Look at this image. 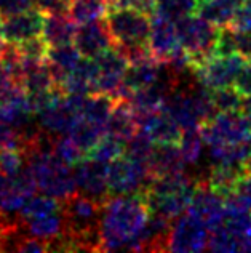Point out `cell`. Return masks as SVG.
I'll return each instance as SVG.
<instances>
[{"instance_id": "6da1fadb", "label": "cell", "mask_w": 251, "mask_h": 253, "mask_svg": "<svg viewBox=\"0 0 251 253\" xmlns=\"http://www.w3.org/2000/svg\"><path fill=\"white\" fill-rule=\"evenodd\" d=\"M149 215V204L141 192L109 196L103 202L98 228L101 252L123 249L133 252Z\"/></svg>"}, {"instance_id": "7a4b0ae2", "label": "cell", "mask_w": 251, "mask_h": 253, "mask_svg": "<svg viewBox=\"0 0 251 253\" xmlns=\"http://www.w3.org/2000/svg\"><path fill=\"white\" fill-rule=\"evenodd\" d=\"M26 159L38 192L63 201L78 191L74 170L55 152H32Z\"/></svg>"}, {"instance_id": "3957f363", "label": "cell", "mask_w": 251, "mask_h": 253, "mask_svg": "<svg viewBox=\"0 0 251 253\" xmlns=\"http://www.w3.org/2000/svg\"><path fill=\"white\" fill-rule=\"evenodd\" d=\"M179 43L190 58V71L205 59L213 56L219 28L210 24L202 16H186L175 23Z\"/></svg>"}, {"instance_id": "277c9868", "label": "cell", "mask_w": 251, "mask_h": 253, "mask_svg": "<svg viewBox=\"0 0 251 253\" xmlns=\"http://www.w3.org/2000/svg\"><path fill=\"white\" fill-rule=\"evenodd\" d=\"M199 130L208 148H222L247 143L251 133V122L242 111L216 112Z\"/></svg>"}, {"instance_id": "5b68a950", "label": "cell", "mask_w": 251, "mask_h": 253, "mask_svg": "<svg viewBox=\"0 0 251 253\" xmlns=\"http://www.w3.org/2000/svg\"><path fill=\"white\" fill-rule=\"evenodd\" d=\"M106 26L114 45L149 43L150 15L127 6H114L106 13Z\"/></svg>"}, {"instance_id": "8992f818", "label": "cell", "mask_w": 251, "mask_h": 253, "mask_svg": "<svg viewBox=\"0 0 251 253\" xmlns=\"http://www.w3.org/2000/svg\"><path fill=\"white\" fill-rule=\"evenodd\" d=\"M150 179L152 178L146 164L123 154L112 161L108 167L109 196L138 194L146 189Z\"/></svg>"}, {"instance_id": "52a82bcc", "label": "cell", "mask_w": 251, "mask_h": 253, "mask_svg": "<svg viewBox=\"0 0 251 253\" xmlns=\"http://www.w3.org/2000/svg\"><path fill=\"white\" fill-rule=\"evenodd\" d=\"M87 96V95H85ZM82 95H59L37 114L38 125L51 135H64L82 119Z\"/></svg>"}, {"instance_id": "ba28073f", "label": "cell", "mask_w": 251, "mask_h": 253, "mask_svg": "<svg viewBox=\"0 0 251 253\" xmlns=\"http://www.w3.org/2000/svg\"><path fill=\"white\" fill-rule=\"evenodd\" d=\"M247 63V59L242 58L239 53L229 56H211L199 66H195L192 74L202 85L210 90H215L221 88V86L234 85Z\"/></svg>"}, {"instance_id": "9c48e42d", "label": "cell", "mask_w": 251, "mask_h": 253, "mask_svg": "<svg viewBox=\"0 0 251 253\" xmlns=\"http://www.w3.org/2000/svg\"><path fill=\"white\" fill-rule=\"evenodd\" d=\"M208 239L210 229L186 211L171 223L167 252H203L208 249Z\"/></svg>"}, {"instance_id": "30bf717a", "label": "cell", "mask_w": 251, "mask_h": 253, "mask_svg": "<svg viewBox=\"0 0 251 253\" xmlns=\"http://www.w3.org/2000/svg\"><path fill=\"white\" fill-rule=\"evenodd\" d=\"M186 211L211 231L224 221V197L205 179H199Z\"/></svg>"}, {"instance_id": "8fae6325", "label": "cell", "mask_w": 251, "mask_h": 253, "mask_svg": "<svg viewBox=\"0 0 251 253\" xmlns=\"http://www.w3.org/2000/svg\"><path fill=\"white\" fill-rule=\"evenodd\" d=\"M36 192L37 186L28 165L13 176H5L0 171V211H3L5 215H18L23 204Z\"/></svg>"}, {"instance_id": "7c38bea8", "label": "cell", "mask_w": 251, "mask_h": 253, "mask_svg": "<svg viewBox=\"0 0 251 253\" xmlns=\"http://www.w3.org/2000/svg\"><path fill=\"white\" fill-rule=\"evenodd\" d=\"M43 18V13L36 8L5 18L0 23V37L5 43L11 45H19L34 37H38L42 34Z\"/></svg>"}, {"instance_id": "4fadbf2b", "label": "cell", "mask_w": 251, "mask_h": 253, "mask_svg": "<svg viewBox=\"0 0 251 253\" xmlns=\"http://www.w3.org/2000/svg\"><path fill=\"white\" fill-rule=\"evenodd\" d=\"M74 176L77 189L98 201H106L109 197L108 189V167L109 164L96 161V159H83L74 165Z\"/></svg>"}, {"instance_id": "5bb4252c", "label": "cell", "mask_w": 251, "mask_h": 253, "mask_svg": "<svg viewBox=\"0 0 251 253\" xmlns=\"http://www.w3.org/2000/svg\"><path fill=\"white\" fill-rule=\"evenodd\" d=\"M149 48L152 53V58L155 61L158 63L168 61L181 48L175 23H171L158 15H150Z\"/></svg>"}, {"instance_id": "9a60e30c", "label": "cell", "mask_w": 251, "mask_h": 253, "mask_svg": "<svg viewBox=\"0 0 251 253\" xmlns=\"http://www.w3.org/2000/svg\"><path fill=\"white\" fill-rule=\"evenodd\" d=\"M74 45L83 58H96L103 51L114 46V42H112L106 21L96 19V21L78 26L74 37Z\"/></svg>"}, {"instance_id": "2e32d148", "label": "cell", "mask_w": 251, "mask_h": 253, "mask_svg": "<svg viewBox=\"0 0 251 253\" xmlns=\"http://www.w3.org/2000/svg\"><path fill=\"white\" fill-rule=\"evenodd\" d=\"M140 130H143L155 144H178L182 128L163 108L138 119Z\"/></svg>"}, {"instance_id": "e0dca14e", "label": "cell", "mask_w": 251, "mask_h": 253, "mask_svg": "<svg viewBox=\"0 0 251 253\" xmlns=\"http://www.w3.org/2000/svg\"><path fill=\"white\" fill-rule=\"evenodd\" d=\"M186 167L178 144H155L147 162L150 178L186 173Z\"/></svg>"}, {"instance_id": "ac0fdd59", "label": "cell", "mask_w": 251, "mask_h": 253, "mask_svg": "<svg viewBox=\"0 0 251 253\" xmlns=\"http://www.w3.org/2000/svg\"><path fill=\"white\" fill-rule=\"evenodd\" d=\"M16 219H18L19 231L28 236L42 239V241L48 242L50 245L53 241H56L58 237H61L66 231V223H64V216L61 211L29 218V219H21L16 216Z\"/></svg>"}, {"instance_id": "d6986e66", "label": "cell", "mask_w": 251, "mask_h": 253, "mask_svg": "<svg viewBox=\"0 0 251 253\" xmlns=\"http://www.w3.org/2000/svg\"><path fill=\"white\" fill-rule=\"evenodd\" d=\"M140 130V122L127 99H117V104L106 124V135L118 139L123 144Z\"/></svg>"}, {"instance_id": "ffe728a7", "label": "cell", "mask_w": 251, "mask_h": 253, "mask_svg": "<svg viewBox=\"0 0 251 253\" xmlns=\"http://www.w3.org/2000/svg\"><path fill=\"white\" fill-rule=\"evenodd\" d=\"M77 23L68 15H48L43 18L42 39L48 46L74 43Z\"/></svg>"}, {"instance_id": "44dd1931", "label": "cell", "mask_w": 251, "mask_h": 253, "mask_svg": "<svg viewBox=\"0 0 251 253\" xmlns=\"http://www.w3.org/2000/svg\"><path fill=\"white\" fill-rule=\"evenodd\" d=\"M115 104L117 98L114 96L106 95V93H90V95L83 98L80 109L82 119L96 125H101L106 130V124H108Z\"/></svg>"}, {"instance_id": "7402d4cb", "label": "cell", "mask_w": 251, "mask_h": 253, "mask_svg": "<svg viewBox=\"0 0 251 253\" xmlns=\"http://www.w3.org/2000/svg\"><path fill=\"white\" fill-rule=\"evenodd\" d=\"M239 5V0H208V2H199L197 13L210 24L216 28H224L234 18Z\"/></svg>"}, {"instance_id": "603a6c76", "label": "cell", "mask_w": 251, "mask_h": 253, "mask_svg": "<svg viewBox=\"0 0 251 253\" xmlns=\"http://www.w3.org/2000/svg\"><path fill=\"white\" fill-rule=\"evenodd\" d=\"M158 69H160V63L155 61L154 58L138 64H128L123 76V84L131 93L146 88V86L152 85L157 81Z\"/></svg>"}, {"instance_id": "cb8c5ba5", "label": "cell", "mask_w": 251, "mask_h": 253, "mask_svg": "<svg viewBox=\"0 0 251 253\" xmlns=\"http://www.w3.org/2000/svg\"><path fill=\"white\" fill-rule=\"evenodd\" d=\"M108 10H109L108 0H72L69 16L77 24H83L104 18Z\"/></svg>"}, {"instance_id": "d4e9b609", "label": "cell", "mask_w": 251, "mask_h": 253, "mask_svg": "<svg viewBox=\"0 0 251 253\" xmlns=\"http://www.w3.org/2000/svg\"><path fill=\"white\" fill-rule=\"evenodd\" d=\"M56 211H61V201L40 192V194H32L23 204V207L18 211V218L29 219L36 216L50 215V213H56Z\"/></svg>"}, {"instance_id": "484cf974", "label": "cell", "mask_w": 251, "mask_h": 253, "mask_svg": "<svg viewBox=\"0 0 251 253\" xmlns=\"http://www.w3.org/2000/svg\"><path fill=\"white\" fill-rule=\"evenodd\" d=\"M199 8V0H155L154 13L171 23L194 15Z\"/></svg>"}, {"instance_id": "4316f807", "label": "cell", "mask_w": 251, "mask_h": 253, "mask_svg": "<svg viewBox=\"0 0 251 253\" xmlns=\"http://www.w3.org/2000/svg\"><path fill=\"white\" fill-rule=\"evenodd\" d=\"M68 135L74 139L85 154H88L93 149V146L106 135V130L101 125H96L93 122L85 121V119H80V121L72 126Z\"/></svg>"}, {"instance_id": "83f0119b", "label": "cell", "mask_w": 251, "mask_h": 253, "mask_svg": "<svg viewBox=\"0 0 251 253\" xmlns=\"http://www.w3.org/2000/svg\"><path fill=\"white\" fill-rule=\"evenodd\" d=\"M243 99H245V96H243L234 85L211 90V101H213L216 112L242 111Z\"/></svg>"}, {"instance_id": "f1b7e54d", "label": "cell", "mask_w": 251, "mask_h": 253, "mask_svg": "<svg viewBox=\"0 0 251 253\" xmlns=\"http://www.w3.org/2000/svg\"><path fill=\"white\" fill-rule=\"evenodd\" d=\"M203 138L200 135L199 128L192 130H182V135L178 146H179L181 156L184 159V162L187 165H197V162L200 161L202 151H203Z\"/></svg>"}, {"instance_id": "f546056e", "label": "cell", "mask_w": 251, "mask_h": 253, "mask_svg": "<svg viewBox=\"0 0 251 253\" xmlns=\"http://www.w3.org/2000/svg\"><path fill=\"white\" fill-rule=\"evenodd\" d=\"M154 146H155V143L152 141L146 133L143 130H138L135 135L125 143L123 152H125V156H128L131 159H135V161H140L147 165L152 151H154Z\"/></svg>"}, {"instance_id": "4dcf8cb0", "label": "cell", "mask_w": 251, "mask_h": 253, "mask_svg": "<svg viewBox=\"0 0 251 253\" xmlns=\"http://www.w3.org/2000/svg\"><path fill=\"white\" fill-rule=\"evenodd\" d=\"M53 152L68 165H77L78 162H82L83 159L87 157V154L78 148L77 143L68 135V133L55 136Z\"/></svg>"}, {"instance_id": "1f68e13d", "label": "cell", "mask_w": 251, "mask_h": 253, "mask_svg": "<svg viewBox=\"0 0 251 253\" xmlns=\"http://www.w3.org/2000/svg\"><path fill=\"white\" fill-rule=\"evenodd\" d=\"M211 252H243L242 242L224 224L210 231L208 249Z\"/></svg>"}, {"instance_id": "d6a6232c", "label": "cell", "mask_w": 251, "mask_h": 253, "mask_svg": "<svg viewBox=\"0 0 251 253\" xmlns=\"http://www.w3.org/2000/svg\"><path fill=\"white\" fill-rule=\"evenodd\" d=\"M123 148H125V144L122 141H118V139L112 138L109 135H104L100 141L93 146V149L88 152V156L100 162L110 164L112 161H115L117 157H120L123 154Z\"/></svg>"}, {"instance_id": "836d02e7", "label": "cell", "mask_w": 251, "mask_h": 253, "mask_svg": "<svg viewBox=\"0 0 251 253\" xmlns=\"http://www.w3.org/2000/svg\"><path fill=\"white\" fill-rule=\"evenodd\" d=\"M28 165L24 152L18 148H5L0 149V171L5 176H13L21 171Z\"/></svg>"}, {"instance_id": "e575fe53", "label": "cell", "mask_w": 251, "mask_h": 253, "mask_svg": "<svg viewBox=\"0 0 251 253\" xmlns=\"http://www.w3.org/2000/svg\"><path fill=\"white\" fill-rule=\"evenodd\" d=\"M232 31L239 32H251V0L239 5L234 18L227 24Z\"/></svg>"}, {"instance_id": "d590c367", "label": "cell", "mask_w": 251, "mask_h": 253, "mask_svg": "<svg viewBox=\"0 0 251 253\" xmlns=\"http://www.w3.org/2000/svg\"><path fill=\"white\" fill-rule=\"evenodd\" d=\"M18 231V219L0 211V252L8 250L10 241Z\"/></svg>"}, {"instance_id": "8d00e7d4", "label": "cell", "mask_w": 251, "mask_h": 253, "mask_svg": "<svg viewBox=\"0 0 251 253\" xmlns=\"http://www.w3.org/2000/svg\"><path fill=\"white\" fill-rule=\"evenodd\" d=\"M72 0H34V8L43 15H68Z\"/></svg>"}, {"instance_id": "74e56055", "label": "cell", "mask_w": 251, "mask_h": 253, "mask_svg": "<svg viewBox=\"0 0 251 253\" xmlns=\"http://www.w3.org/2000/svg\"><path fill=\"white\" fill-rule=\"evenodd\" d=\"M21 144H23L21 130L0 122V149H5V148L21 149Z\"/></svg>"}, {"instance_id": "f35d334b", "label": "cell", "mask_w": 251, "mask_h": 253, "mask_svg": "<svg viewBox=\"0 0 251 253\" xmlns=\"http://www.w3.org/2000/svg\"><path fill=\"white\" fill-rule=\"evenodd\" d=\"M34 6V0H0V19L18 15Z\"/></svg>"}, {"instance_id": "ab89813d", "label": "cell", "mask_w": 251, "mask_h": 253, "mask_svg": "<svg viewBox=\"0 0 251 253\" xmlns=\"http://www.w3.org/2000/svg\"><path fill=\"white\" fill-rule=\"evenodd\" d=\"M109 8H114V6H127V8H135L152 15L154 13V6H155V0H108Z\"/></svg>"}, {"instance_id": "60d3db41", "label": "cell", "mask_w": 251, "mask_h": 253, "mask_svg": "<svg viewBox=\"0 0 251 253\" xmlns=\"http://www.w3.org/2000/svg\"><path fill=\"white\" fill-rule=\"evenodd\" d=\"M235 36V48L237 53L245 58L247 61H251V32H239L234 31Z\"/></svg>"}, {"instance_id": "b9f144b4", "label": "cell", "mask_w": 251, "mask_h": 253, "mask_svg": "<svg viewBox=\"0 0 251 253\" xmlns=\"http://www.w3.org/2000/svg\"><path fill=\"white\" fill-rule=\"evenodd\" d=\"M234 86L245 98L251 96V61H248L245 64V68L240 71V74H239V77H237Z\"/></svg>"}, {"instance_id": "7bdbcfd3", "label": "cell", "mask_w": 251, "mask_h": 253, "mask_svg": "<svg viewBox=\"0 0 251 253\" xmlns=\"http://www.w3.org/2000/svg\"><path fill=\"white\" fill-rule=\"evenodd\" d=\"M13 84H16V82H13V79L8 76V72L5 71L2 63H0V96H2L3 93L8 90Z\"/></svg>"}, {"instance_id": "ee69618b", "label": "cell", "mask_w": 251, "mask_h": 253, "mask_svg": "<svg viewBox=\"0 0 251 253\" xmlns=\"http://www.w3.org/2000/svg\"><path fill=\"white\" fill-rule=\"evenodd\" d=\"M247 143H248V146H250V151H251V133H250V138H248V141H247Z\"/></svg>"}, {"instance_id": "f6af8a7d", "label": "cell", "mask_w": 251, "mask_h": 253, "mask_svg": "<svg viewBox=\"0 0 251 253\" xmlns=\"http://www.w3.org/2000/svg\"><path fill=\"white\" fill-rule=\"evenodd\" d=\"M199 2H208V0H199Z\"/></svg>"}]
</instances>
